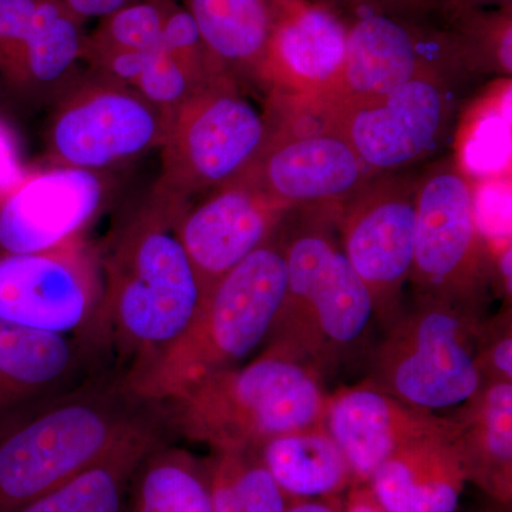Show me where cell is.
Instances as JSON below:
<instances>
[{
	"mask_svg": "<svg viewBox=\"0 0 512 512\" xmlns=\"http://www.w3.org/2000/svg\"><path fill=\"white\" fill-rule=\"evenodd\" d=\"M184 208L151 192L99 249L103 301L94 339L131 389L201 305L200 279L177 234Z\"/></svg>",
	"mask_w": 512,
	"mask_h": 512,
	"instance_id": "6da1fadb",
	"label": "cell"
},
{
	"mask_svg": "<svg viewBox=\"0 0 512 512\" xmlns=\"http://www.w3.org/2000/svg\"><path fill=\"white\" fill-rule=\"evenodd\" d=\"M161 424L163 406L111 367L0 414V512L18 511Z\"/></svg>",
	"mask_w": 512,
	"mask_h": 512,
	"instance_id": "7a4b0ae2",
	"label": "cell"
},
{
	"mask_svg": "<svg viewBox=\"0 0 512 512\" xmlns=\"http://www.w3.org/2000/svg\"><path fill=\"white\" fill-rule=\"evenodd\" d=\"M160 404L171 434L217 453H241L325 426L328 399L308 366L268 348L247 365L201 377Z\"/></svg>",
	"mask_w": 512,
	"mask_h": 512,
	"instance_id": "3957f363",
	"label": "cell"
},
{
	"mask_svg": "<svg viewBox=\"0 0 512 512\" xmlns=\"http://www.w3.org/2000/svg\"><path fill=\"white\" fill-rule=\"evenodd\" d=\"M286 289L284 245L276 234L202 295L188 328L134 383V392L161 403L201 377L241 365L271 336Z\"/></svg>",
	"mask_w": 512,
	"mask_h": 512,
	"instance_id": "277c9868",
	"label": "cell"
},
{
	"mask_svg": "<svg viewBox=\"0 0 512 512\" xmlns=\"http://www.w3.org/2000/svg\"><path fill=\"white\" fill-rule=\"evenodd\" d=\"M338 207L301 208L305 221L281 239L288 289L269 348L298 362L356 345L375 315L369 289L343 252L339 232L333 234Z\"/></svg>",
	"mask_w": 512,
	"mask_h": 512,
	"instance_id": "5b68a950",
	"label": "cell"
},
{
	"mask_svg": "<svg viewBox=\"0 0 512 512\" xmlns=\"http://www.w3.org/2000/svg\"><path fill=\"white\" fill-rule=\"evenodd\" d=\"M390 326L372 384L436 416L467 409L484 386V329L474 308L420 296Z\"/></svg>",
	"mask_w": 512,
	"mask_h": 512,
	"instance_id": "8992f818",
	"label": "cell"
},
{
	"mask_svg": "<svg viewBox=\"0 0 512 512\" xmlns=\"http://www.w3.org/2000/svg\"><path fill=\"white\" fill-rule=\"evenodd\" d=\"M271 116L262 114L231 76L215 80L170 114L153 192L187 207L238 180L264 148Z\"/></svg>",
	"mask_w": 512,
	"mask_h": 512,
	"instance_id": "52a82bcc",
	"label": "cell"
},
{
	"mask_svg": "<svg viewBox=\"0 0 512 512\" xmlns=\"http://www.w3.org/2000/svg\"><path fill=\"white\" fill-rule=\"evenodd\" d=\"M170 114L140 93L90 72L56 99L46 131L47 160L107 173L161 147Z\"/></svg>",
	"mask_w": 512,
	"mask_h": 512,
	"instance_id": "ba28073f",
	"label": "cell"
},
{
	"mask_svg": "<svg viewBox=\"0 0 512 512\" xmlns=\"http://www.w3.org/2000/svg\"><path fill=\"white\" fill-rule=\"evenodd\" d=\"M493 256L476 217V192L450 161L417 178V225L410 281L420 296L470 306L491 278Z\"/></svg>",
	"mask_w": 512,
	"mask_h": 512,
	"instance_id": "9c48e42d",
	"label": "cell"
},
{
	"mask_svg": "<svg viewBox=\"0 0 512 512\" xmlns=\"http://www.w3.org/2000/svg\"><path fill=\"white\" fill-rule=\"evenodd\" d=\"M454 79L429 74L380 96L306 113L338 131L375 177L397 174L443 146L456 111Z\"/></svg>",
	"mask_w": 512,
	"mask_h": 512,
	"instance_id": "30bf717a",
	"label": "cell"
},
{
	"mask_svg": "<svg viewBox=\"0 0 512 512\" xmlns=\"http://www.w3.org/2000/svg\"><path fill=\"white\" fill-rule=\"evenodd\" d=\"M101 301L99 248L86 238L42 252L0 254V319L6 322L86 339L99 349Z\"/></svg>",
	"mask_w": 512,
	"mask_h": 512,
	"instance_id": "8fae6325",
	"label": "cell"
},
{
	"mask_svg": "<svg viewBox=\"0 0 512 512\" xmlns=\"http://www.w3.org/2000/svg\"><path fill=\"white\" fill-rule=\"evenodd\" d=\"M295 126L271 116L268 140L239 180L286 211L338 207L375 175L338 131L306 111Z\"/></svg>",
	"mask_w": 512,
	"mask_h": 512,
	"instance_id": "7c38bea8",
	"label": "cell"
},
{
	"mask_svg": "<svg viewBox=\"0 0 512 512\" xmlns=\"http://www.w3.org/2000/svg\"><path fill=\"white\" fill-rule=\"evenodd\" d=\"M417 225V180L403 174L372 178L336 212L340 244L372 295L375 313L392 325L410 281Z\"/></svg>",
	"mask_w": 512,
	"mask_h": 512,
	"instance_id": "4fadbf2b",
	"label": "cell"
},
{
	"mask_svg": "<svg viewBox=\"0 0 512 512\" xmlns=\"http://www.w3.org/2000/svg\"><path fill=\"white\" fill-rule=\"evenodd\" d=\"M466 73L443 26L430 18H409L352 8L342 72L332 92L305 111L392 92L421 76Z\"/></svg>",
	"mask_w": 512,
	"mask_h": 512,
	"instance_id": "5bb4252c",
	"label": "cell"
},
{
	"mask_svg": "<svg viewBox=\"0 0 512 512\" xmlns=\"http://www.w3.org/2000/svg\"><path fill=\"white\" fill-rule=\"evenodd\" d=\"M109 174L52 165L23 174L0 198V254H29L84 238L106 210Z\"/></svg>",
	"mask_w": 512,
	"mask_h": 512,
	"instance_id": "9a60e30c",
	"label": "cell"
},
{
	"mask_svg": "<svg viewBox=\"0 0 512 512\" xmlns=\"http://www.w3.org/2000/svg\"><path fill=\"white\" fill-rule=\"evenodd\" d=\"M275 19L262 84L296 110L325 99L342 72L349 18L328 0H274Z\"/></svg>",
	"mask_w": 512,
	"mask_h": 512,
	"instance_id": "2e32d148",
	"label": "cell"
},
{
	"mask_svg": "<svg viewBox=\"0 0 512 512\" xmlns=\"http://www.w3.org/2000/svg\"><path fill=\"white\" fill-rule=\"evenodd\" d=\"M242 180L195 198L181 212L177 234L202 295L278 234L288 214Z\"/></svg>",
	"mask_w": 512,
	"mask_h": 512,
	"instance_id": "e0dca14e",
	"label": "cell"
},
{
	"mask_svg": "<svg viewBox=\"0 0 512 512\" xmlns=\"http://www.w3.org/2000/svg\"><path fill=\"white\" fill-rule=\"evenodd\" d=\"M86 35L57 0H26L0 23V76L26 99L56 100L79 77Z\"/></svg>",
	"mask_w": 512,
	"mask_h": 512,
	"instance_id": "ac0fdd59",
	"label": "cell"
},
{
	"mask_svg": "<svg viewBox=\"0 0 512 512\" xmlns=\"http://www.w3.org/2000/svg\"><path fill=\"white\" fill-rule=\"evenodd\" d=\"M325 429L348 461L352 477L367 481L400 448L461 431V421L416 409L375 384L342 390L328 400Z\"/></svg>",
	"mask_w": 512,
	"mask_h": 512,
	"instance_id": "d6986e66",
	"label": "cell"
},
{
	"mask_svg": "<svg viewBox=\"0 0 512 512\" xmlns=\"http://www.w3.org/2000/svg\"><path fill=\"white\" fill-rule=\"evenodd\" d=\"M106 367L89 340L0 319V414L63 392Z\"/></svg>",
	"mask_w": 512,
	"mask_h": 512,
	"instance_id": "ffe728a7",
	"label": "cell"
},
{
	"mask_svg": "<svg viewBox=\"0 0 512 512\" xmlns=\"http://www.w3.org/2000/svg\"><path fill=\"white\" fill-rule=\"evenodd\" d=\"M460 433L414 441L384 461L369 480L377 503L387 512H456L468 480Z\"/></svg>",
	"mask_w": 512,
	"mask_h": 512,
	"instance_id": "44dd1931",
	"label": "cell"
},
{
	"mask_svg": "<svg viewBox=\"0 0 512 512\" xmlns=\"http://www.w3.org/2000/svg\"><path fill=\"white\" fill-rule=\"evenodd\" d=\"M202 42L237 82L262 84L274 28V0H184Z\"/></svg>",
	"mask_w": 512,
	"mask_h": 512,
	"instance_id": "7402d4cb",
	"label": "cell"
},
{
	"mask_svg": "<svg viewBox=\"0 0 512 512\" xmlns=\"http://www.w3.org/2000/svg\"><path fill=\"white\" fill-rule=\"evenodd\" d=\"M168 436L165 424L141 431L93 466L16 512H128L131 480L138 464Z\"/></svg>",
	"mask_w": 512,
	"mask_h": 512,
	"instance_id": "603a6c76",
	"label": "cell"
},
{
	"mask_svg": "<svg viewBox=\"0 0 512 512\" xmlns=\"http://www.w3.org/2000/svg\"><path fill=\"white\" fill-rule=\"evenodd\" d=\"M460 447L468 478L501 500H510L512 470V384L493 380L460 416Z\"/></svg>",
	"mask_w": 512,
	"mask_h": 512,
	"instance_id": "cb8c5ba5",
	"label": "cell"
},
{
	"mask_svg": "<svg viewBox=\"0 0 512 512\" xmlns=\"http://www.w3.org/2000/svg\"><path fill=\"white\" fill-rule=\"evenodd\" d=\"M258 456L284 493L295 497L338 494L352 478L348 461L325 426L266 441Z\"/></svg>",
	"mask_w": 512,
	"mask_h": 512,
	"instance_id": "d4e9b609",
	"label": "cell"
},
{
	"mask_svg": "<svg viewBox=\"0 0 512 512\" xmlns=\"http://www.w3.org/2000/svg\"><path fill=\"white\" fill-rule=\"evenodd\" d=\"M128 512H212L210 467L163 441L138 464Z\"/></svg>",
	"mask_w": 512,
	"mask_h": 512,
	"instance_id": "484cf974",
	"label": "cell"
},
{
	"mask_svg": "<svg viewBox=\"0 0 512 512\" xmlns=\"http://www.w3.org/2000/svg\"><path fill=\"white\" fill-rule=\"evenodd\" d=\"M433 15L443 18L441 26L450 36L464 72L511 76L512 6H440Z\"/></svg>",
	"mask_w": 512,
	"mask_h": 512,
	"instance_id": "4316f807",
	"label": "cell"
},
{
	"mask_svg": "<svg viewBox=\"0 0 512 512\" xmlns=\"http://www.w3.org/2000/svg\"><path fill=\"white\" fill-rule=\"evenodd\" d=\"M174 0H136L99 19L86 35L84 55L93 52H147L160 46Z\"/></svg>",
	"mask_w": 512,
	"mask_h": 512,
	"instance_id": "83f0119b",
	"label": "cell"
},
{
	"mask_svg": "<svg viewBox=\"0 0 512 512\" xmlns=\"http://www.w3.org/2000/svg\"><path fill=\"white\" fill-rule=\"evenodd\" d=\"M160 46L198 86L207 87L215 80L229 76L208 52L190 13L175 0L165 19Z\"/></svg>",
	"mask_w": 512,
	"mask_h": 512,
	"instance_id": "f1b7e54d",
	"label": "cell"
},
{
	"mask_svg": "<svg viewBox=\"0 0 512 512\" xmlns=\"http://www.w3.org/2000/svg\"><path fill=\"white\" fill-rule=\"evenodd\" d=\"M255 453H218L239 504L247 512H286L284 490Z\"/></svg>",
	"mask_w": 512,
	"mask_h": 512,
	"instance_id": "f546056e",
	"label": "cell"
},
{
	"mask_svg": "<svg viewBox=\"0 0 512 512\" xmlns=\"http://www.w3.org/2000/svg\"><path fill=\"white\" fill-rule=\"evenodd\" d=\"M202 89L205 87L198 86L161 46L148 52L143 70L133 86L144 99L168 114Z\"/></svg>",
	"mask_w": 512,
	"mask_h": 512,
	"instance_id": "4dcf8cb0",
	"label": "cell"
},
{
	"mask_svg": "<svg viewBox=\"0 0 512 512\" xmlns=\"http://www.w3.org/2000/svg\"><path fill=\"white\" fill-rule=\"evenodd\" d=\"M352 8L379 10L409 18H430L434 0H348Z\"/></svg>",
	"mask_w": 512,
	"mask_h": 512,
	"instance_id": "1f68e13d",
	"label": "cell"
},
{
	"mask_svg": "<svg viewBox=\"0 0 512 512\" xmlns=\"http://www.w3.org/2000/svg\"><path fill=\"white\" fill-rule=\"evenodd\" d=\"M22 175L12 134L5 124H0V198L18 183Z\"/></svg>",
	"mask_w": 512,
	"mask_h": 512,
	"instance_id": "d6a6232c",
	"label": "cell"
},
{
	"mask_svg": "<svg viewBox=\"0 0 512 512\" xmlns=\"http://www.w3.org/2000/svg\"><path fill=\"white\" fill-rule=\"evenodd\" d=\"M212 512H247L239 504L237 495L232 490L225 468L217 460L210 467Z\"/></svg>",
	"mask_w": 512,
	"mask_h": 512,
	"instance_id": "836d02e7",
	"label": "cell"
},
{
	"mask_svg": "<svg viewBox=\"0 0 512 512\" xmlns=\"http://www.w3.org/2000/svg\"><path fill=\"white\" fill-rule=\"evenodd\" d=\"M67 12L80 22L87 19H101L136 0H57Z\"/></svg>",
	"mask_w": 512,
	"mask_h": 512,
	"instance_id": "e575fe53",
	"label": "cell"
},
{
	"mask_svg": "<svg viewBox=\"0 0 512 512\" xmlns=\"http://www.w3.org/2000/svg\"><path fill=\"white\" fill-rule=\"evenodd\" d=\"M484 362L493 370L495 379H512V339L511 332L504 333L500 338L495 339L493 345L484 353ZM494 379V380H495Z\"/></svg>",
	"mask_w": 512,
	"mask_h": 512,
	"instance_id": "d590c367",
	"label": "cell"
},
{
	"mask_svg": "<svg viewBox=\"0 0 512 512\" xmlns=\"http://www.w3.org/2000/svg\"><path fill=\"white\" fill-rule=\"evenodd\" d=\"M346 512H387L377 503L370 491H355L350 497Z\"/></svg>",
	"mask_w": 512,
	"mask_h": 512,
	"instance_id": "8d00e7d4",
	"label": "cell"
},
{
	"mask_svg": "<svg viewBox=\"0 0 512 512\" xmlns=\"http://www.w3.org/2000/svg\"><path fill=\"white\" fill-rule=\"evenodd\" d=\"M440 6H473V8H507V6H512V0H434V9L440 8Z\"/></svg>",
	"mask_w": 512,
	"mask_h": 512,
	"instance_id": "74e56055",
	"label": "cell"
},
{
	"mask_svg": "<svg viewBox=\"0 0 512 512\" xmlns=\"http://www.w3.org/2000/svg\"><path fill=\"white\" fill-rule=\"evenodd\" d=\"M286 512H339L335 508L325 503H318V501H305V503H299L292 505Z\"/></svg>",
	"mask_w": 512,
	"mask_h": 512,
	"instance_id": "f35d334b",
	"label": "cell"
},
{
	"mask_svg": "<svg viewBox=\"0 0 512 512\" xmlns=\"http://www.w3.org/2000/svg\"><path fill=\"white\" fill-rule=\"evenodd\" d=\"M0 2H5V0H0Z\"/></svg>",
	"mask_w": 512,
	"mask_h": 512,
	"instance_id": "ab89813d",
	"label": "cell"
},
{
	"mask_svg": "<svg viewBox=\"0 0 512 512\" xmlns=\"http://www.w3.org/2000/svg\"><path fill=\"white\" fill-rule=\"evenodd\" d=\"M0 124H3V123H2V120H0Z\"/></svg>",
	"mask_w": 512,
	"mask_h": 512,
	"instance_id": "60d3db41",
	"label": "cell"
}]
</instances>
